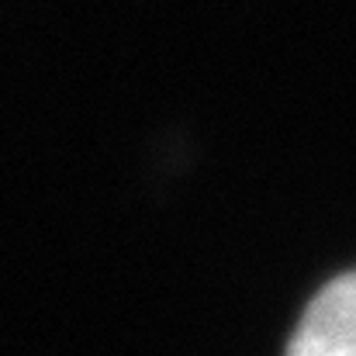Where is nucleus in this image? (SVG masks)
<instances>
[{"mask_svg":"<svg viewBox=\"0 0 356 356\" xmlns=\"http://www.w3.org/2000/svg\"><path fill=\"white\" fill-rule=\"evenodd\" d=\"M284 356H356V270L336 273L315 291Z\"/></svg>","mask_w":356,"mask_h":356,"instance_id":"nucleus-1","label":"nucleus"}]
</instances>
